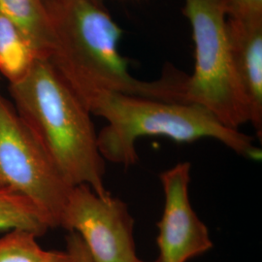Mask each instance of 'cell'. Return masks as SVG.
Segmentation results:
<instances>
[{
    "label": "cell",
    "mask_w": 262,
    "mask_h": 262,
    "mask_svg": "<svg viewBox=\"0 0 262 262\" xmlns=\"http://www.w3.org/2000/svg\"><path fill=\"white\" fill-rule=\"evenodd\" d=\"M37 235L24 229H13L0 237V262H60L66 252L44 250Z\"/></svg>",
    "instance_id": "obj_12"
},
{
    "label": "cell",
    "mask_w": 262,
    "mask_h": 262,
    "mask_svg": "<svg viewBox=\"0 0 262 262\" xmlns=\"http://www.w3.org/2000/svg\"><path fill=\"white\" fill-rule=\"evenodd\" d=\"M50 228L52 226L46 215L27 197L0 189V232L24 229L39 237Z\"/></svg>",
    "instance_id": "obj_11"
},
{
    "label": "cell",
    "mask_w": 262,
    "mask_h": 262,
    "mask_svg": "<svg viewBox=\"0 0 262 262\" xmlns=\"http://www.w3.org/2000/svg\"><path fill=\"white\" fill-rule=\"evenodd\" d=\"M89 112L108 122L97 134L101 156L125 168L137 163L136 141L144 136H165L180 143L213 138L244 158L261 159L253 137L226 127L197 104L107 93L90 105Z\"/></svg>",
    "instance_id": "obj_3"
},
{
    "label": "cell",
    "mask_w": 262,
    "mask_h": 262,
    "mask_svg": "<svg viewBox=\"0 0 262 262\" xmlns=\"http://www.w3.org/2000/svg\"><path fill=\"white\" fill-rule=\"evenodd\" d=\"M60 227L82 239L94 262H137L134 219L126 203L99 196L85 185L72 188Z\"/></svg>",
    "instance_id": "obj_6"
},
{
    "label": "cell",
    "mask_w": 262,
    "mask_h": 262,
    "mask_svg": "<svg viewBox=\"0 0 262 262\" xmlns=\"http://www.w3.org/2000/svg\"><path fill=\"white\" fill-rule=\"evenodd\" d=\"M38 57L16 25L0 12V72L14 84L28 74Z\"/></svg>",
    "instance_id": "obj_10"
},
{
    "label": "cell",
    "mask_w": 262,
    "mask_h": 262,
    "mask_svg": "<svg viewBox=\"0 0 262 262\" xmlns=\"http://www.w3.org/2000/svg\"><path fill=\"white\" fill-rule=\"evenodd\" d=\"M226 25L235 70L249 107V122L261 141L262 19L227 18Z\"/></svg>",
    "instance_id": "obj_8"
},
{
    "label": "cell",
    "mask_w": 262,
    "mask_h": 262,
    "mask_svg": "<svg viewBox=\"0 0 262 262\" xmlns=\"http://www.w3.org/2000/svg\"><path fill=\"white\" fill-rule=\"evenodd\" d=\"M10 93L19 118L68 184L110 195L92 114L49 59L36 57L28 74L10 84Z\"/></svg>",
    "instance_id": "obj_2"
},
{
    "label": "cell",
    "mask_w": 262,
    "mask_h": 262,
    "mask_svg": "<svg viewBox=\"0 0 262 262\" xmlns=\"http://www.w3.org/2000/svg\"><path fill=\"white\" fill-rule=\"evenodd\" d=\"M194 42V70L187 76L186 101L205 108L231 129L250 122L235 70L224 0H185L183 10Z\"/></svg>",
    "instance_id": "obj_4"
},
{
    "label": "cell",
    "mask_w": 262,
    "mask_h": 262,
    "mask_svg": "<svg viewBox=\"0 0 262 262\" xmlns=\"http://www.w3.org/2000/svg\"><path fill=\"white\" fill-rule=\"evenodd\" d=\"M60 262H72L71 261V259H70V257H69V255L67 254V253H66V256L61 260Z\"/></svg>",
    "instance_id": "obj_15"
},
{
    "label": "cell",
    "mask_w": 262,
    "mask_h": 262,
    "mask_svg": "<svg viewBox=\"0 0 262 262\" xmlns=\"http://www.w3.org/2000/svg\"><path fill=\"white\" fill-rule=\"evenodd\" d=\"M66 253L72 262H94L80 236L72 231L66 236Z\"/></svg>",
    "instance_id": "obj_14"
},
{
    "label": "cell",
    "mask_w": 262,
    "mask_h": 262,
    "mask_svg": "<svg viewBox=\"0 0 262 262\" xmlns=\"http://www.w3.org/2000/svg\"><path fill=\"white\" fill-rule=\"evenodd\" d=\"M190 168L189 162H180L159 175L164 191V209L158 224L157 262H187L213 248L206 225L190 204Z\"/></svg>",
    "instance_id": "obj_7"
},
{
    "label": "cell",
    "mask_w": 262,
    "mask_h": 262,
    "mask_svg": "<svg viewBox=\"0 0 262 262\" xmlns=\"http://www.w3.org/2000/svg\"><path fill=\"white\" fill-rule=\"evenodd\" d=\"M73 187L0 94V189L27 197L56 228Z\"/></svg>",
    "instance_id": "obj_5"
},
{
    "label": "cell",
    "mask_w": 262,
    "mask_h": 262,
    "mask_svg": "<svg viewBox=\"0 0 262 262\" xmlns=\"http://www.w3.org/2000/svg\"><path fill=\"white\" fill-rule=\"evenodd\" d=\"M0 12L19 28L38 57L48 58L52 39L44 0H0Z\"/></svg>",
    "instance_id": "obj_9"
},
{
    "label": "cell",
    "mask_w": 262,
    "mask_h": 262,
    "mask_svg": "<svg viewBox=\"0 0 262 262\" xmlns=\"http://www.w3.org/2000/svg\"><path fill=\"white\" fill-rule=\"evenodd\" d=\"M137 262H146V261H143V260H141V259H139V260H138V261ZM155 262H157V261H155Z\"/></svg>",
    "instance_id": "obj_16"
},
{
    "label": "cell",
    "mask_w": 262,
    "mask_h": 262,
    "mask_svg": "<svg viewBox=\"0 0 262 262\" xmlns=\"http://www.w3.org/2000/svg\"><path fill=\"white\" fill-rule=\"evenodd\" d=\"M51 30L49 61L89 110L101 94L186 102L187 76L174 67L145 82L129 73L119 51L122 29L103 0H44Z\"/></svg>",
    "instance_id": "obj_1"
},
{
    "label": "cell",
    "mask_w": 262,
    "mask_h": 262,
    "mask_svg": "<svg viewBox=\"0 0 262 262\" xmlns=\"http://www.w3.org/2000/svg\"><path fill=\"white\" fill-rule=\"evenodd\" d=\"M227 18L262 19V0H224Z\"/></svg>",
    "instance_id": "obj_13"
}]
</instances>
